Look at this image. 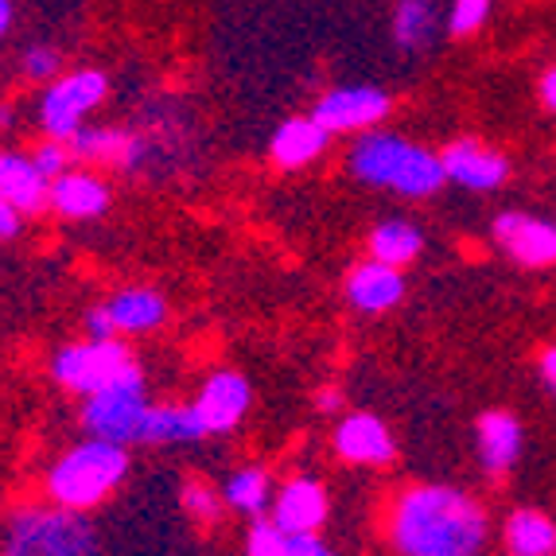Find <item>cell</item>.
Instances as JSON below:
<instances>
[{"mask_svg":"<svg viewBox=\"0 0 556 556\" xmlns=\"http://www.w3.org/2000/svg\"><path fill=\"white\" fill-rule=\"evenodd\" d=\"M28 152H31V160H36V167L43 172L47 179L63 176L66 167L75 164V156H71V144H66V140H55V137L36 140V144H31Z\"/></svg>","mask_w":556,"mask_h":556,"instance_id":"cell-29","label":"cell"},{"mask_svg":"<svg viewBox=\"0 0 556 556\" xmlns=\"http://www.w3.org/2000/svg\"><path fill=\"white\" fill-rule=\"evenodd\" d=\"M132 471V447L83 437L51 459L43 471V498L63 510L93 514L125 486Z\"/></svg>","mask_w":556,"mask_h":556,"instance_id":"cell-3","label":"cell"},{"mask_svg":"<svg viewBox=\"0 0 556 556\" xmlns=\"http://www.w3.org/2000/svg\"><path fill=\"white\" fill-rule=\"evenodd\" d=\"M425 241H428L425 230H420L408 214H386V218H378V223L366 230V257L408 269V265L420 261Z\"/></svg>","mask_w":556,"mask_h":556,"instance_id":"cell-21","label":"cell"},{"mask_svg":"<svg viewBox=\"0 0 556 556\" xmlns=\"http://www.w3.org/2000/svg\"><path fill=\"white\" fill-rule=\"evenodd\" d=\"M110 98V75L102 66H75L47 83L36 102V121L43 137L71 140Z\"/></svg>","mask_w":556,"mask_h":556,"instance_id":"cell-7","label":"cell"},{"mask_svg":"<svg viewBox=\"0 0 556 556\" xmlns=\"http://www.w3.org/2000/svg\"><path fill=\"white\" fill-rule=\"evenodd\" d=\"M113 206V184L105 172L86 164H71L63 176L51 179L47 187V211L55 214L59 223H98Z\"/></svg>","mask_w":556,"mask_h":556,"instance_id":"cell-12","label":"cell"},{"mask_svg":"<svg viewBox=\"0 0 556 556\" xmlns=\"http://www.w3.org/2000/svg\"><path fill=\"white\" fill-rule=\"evenodd\" d=\"M12 24H16V4H12V0H0V39L9 36Z\"/></svg>","mask_w":556,"mask_h":556,"instance_id":"cell-37","label":"cell"},{"mask_svg":"<svg viewBox=\"0 0 556 556\" xmlns=\"http://www.w3.org/2000/svg\"><path fill=\"white\" fill-rule=\"evenodd\" d=\"M386 545L393 556H482L491 514L464 486L408 482L386 506Z\"/></svg>","mask_w":556,"mask_h":556,"instance_id":"cell-1","label":"cell"},{"mask_svg":"<svg viewBox=\"0 0 556 556\" xmlns=\"http://www.w3.org/2000/svg\"><path fill=\"white\" fill-rule=\"evenodd\" d=\"M292 556H343V553L327 545L319 533H307V538H292Z\"/></svg>","mask_w":556,"mask_h":556,"instance_id":"cell-34","label":"cell"},{"mask_svg":"<svg viewBox=\"0 0 556 556\" xmlns=\"http://www.w3.org/2000/svg\"><path fill=\"white\" fill-rule=\"evenodd\" d=\"M105 316L121 339H140V334H156L172 319V304L156 285H125L102 300Z\"/></svg>","mask_w":556,"mask_h":556,"instance_id":"cell-17","label":"cell"},{"mask_svg":"<svg viewBox=\"0 0 556 556\" xmlns=\"http://www.w3.org/2000/svg\"><path fill=\"white\" fill-rule=\"evenodd\" d=\"M241 556H292V538L273 526L269 514H265V518H253L250 529H245Z\"/></svg>","mask_w":556,"mask_h":556,"instance_id":"cell-28","label":"cell"},{"mask_svg":"<svg viewBox=\"0 0 556 556\" xmlns=\"http://www.w3.org/2000/svg\"><path fill=\"white\" fill-rule=\"evenodd\" d=\"M491 238L518 269H548V265H556V226L545 223L541 214H526V211L494 214Z\"/></svg>","mask_w":556,"mask_h":556,"instance_id":"cell-14","label":"cell"},{"mask_svg":"<svg viewBox=\"0 0 556 556\" xmlns=\"http://www.w3.org/2000/svg\"><path fill=\"white\" fill-rule=\"evenodd\" d=\"M393 113V98L381 86L370 83H346L331 86L316 98L312 117L324 125L331 137H358V132L381 129Z\"/></svg>","mask_w":556,"mask_h":556,"instance_id":"cell-8","label":"cell"},{"mask_svg":"<svg viewBox=\"0 0 556 556\" xmlns=\"http://www.w3.org/2000/svg\"><path fill=\"white\" fill-rule=\"evenodd\" d=\"M28 223L31 218L20 211V206H12L9 199H0V245H4V241H16Z\"/></svg>","mask_w":556,"mask_h":556,"instance_id":"cell-31","label":"cell"},{"mask_svg":"<svg viewBox=\"0 0 556 556\" xmlns=\"http://www.w3.org/2000/svg\"><path fill=\"white\" fill-rule=\"evenodd\" d=\"M149 408H152L149 378H144V366L137 362L132 370H125L117 381H110L105 390L83 397V408H78V428H83V437L137 447Z\"/></svg>","mask_w":556,"mask_h":556,"instance_id":"cell-5","label":"cell"},{"mask_svg":"<svg viewBox=\"0 0 556 556\" xmlns=\"http://www.w3.org/2000/svg\"><path fill=\"white\" fill-rule=\"evenodd\" d=\"M20 125V110L16 102H0V132H12Z\"/></svg>","mask_w":556,"mask_h":556,"instance_id":"cell-36","label":"cell"},{"mask_svg":"<svg viewBox=\"0 0 556 556\" xmlns=\"http://www.w3.org/2000/svg\"><path fill=\"white\" fill-rule=\"evenodd\" d=\"M526 452V428L510 408H486L475 420V455L486 479H506Z\"/></svg>","mask_w":556,"mask_h":556,"instance_id":"cell-16","label":"cell"},{"mask_svg":"<svg viewBox=\"0 0 556 556\" xmlns=\"http://www.w3.org/2000/svg\"><path fill=\"white\" fill-rule=\"evenodd\" d=\"M440 164H444L447 184L464 187L471 195H491L510 179V160L502 149L482 144L479 137H455L440 149Z\"/></svg>","mask_w":556,"mask_h":556,"instance_id":"cell-13","label":"cell"},{"mask_svg":"<svg viewBox=\"0 0 556 556\" xmlns=\"http://www.w3.org/2000/svg\"><path fill=\"white\" fill-rule=\"evenodd\" d=\"M83 334H90V339H121V334L113 331V324H110V316H105V307H102V304L86 307V316H83Z\"/></svg>","mask_w":556,"mask_h":556,"instance_id":"cell-32","label":"cell"},{"mask_svg":"<svg viewBox=\"0 0 556 556\" xmlns=\"http://www.w3.org/2000/svg\"><path fill=\"white\" fill-rule=\"evenodd\" d=\"M538 378L548 397H556V343H545L538 354Z\"/></svg>","mask_w":556,"mask_h":556,"instance_id":"cell-33","label":"cell"},{"mask_svg":"<svg viewBox=\"0 0 556 556\" xmlns=\"http://www.w3.org/2000/svg\"><path fill=\"white\" fill-rule=\"evenodd\" d=\"M331 455L346 467H393L397 459V437L393 428L370 413V408H351L343 417H334L331 428Z\"/></svg>","mask_w":556,"mask_h":556,"instance_id":"cell-10","label":"cell"},{"mask_svg":"<svg viewBox=\"0 0 556 556\" xmlns=\"http://www.w3.org/2000/svg\"><path fill=\"white\" fill-rule=\"evenodd\" d=\"M312 405H316L319 417H343L346 413V393L339 381H327V386H319L316 393H312Z\"/></svg>","mask_w":556,"mask_h":556,"instance_id":"cell-30","label":"cell"},{"mask_svg":"<svg viewBox=\"0 0 556 556\" xmlns=\"http://www.w3.org/2000/svg\"><path fill=\"white\" fill-rule=\"evenodd\" d=\"M444 4L440 0H393V47L405 55H425L440 39Z\"/></svg>","mask_w":556,"mask_h":556,"instance_id":"cell-22","label":"cell"},{"mask_svg":"<svg viewBox=\"0 0 556 556\" xmlns=\"http://www.w3.org/2000/svg\"><path fill=\"white\" fill-rule=\"evenodd\" d=\"M132 366H137V354L129 351L125 339H90V334H83V339L55 346V354L47 362V374L59 390L83 401L90 393L105 390L110 381H117Z\"/></svg>","mask_w":556,"mask_h":556,"instance_id":"cell-6","label":"cell"},{"mask_svg":"<svg viewBox=\"0 0 556 556\" xmlns=\"http://www.w3.org/2000/svg\"><path fill=\"white\" fill-rule=\"evenodd\" d=\"M405 296H408L405 269L386 265V261L362 257L354 261L343 277V300L358 316H386V312L405 304Z\"/></svg>","mask_w":556,"mask_h":556,"instance_id":"cell-15","label":"cell"},{"mask_svg":"<svg viewBox=\"0 0 556 556\" xmlns=\"http://www.w3.org/2000/svg\"><path fill=\"white\" fill-rule=\"evenodd\" d=\"M331 140L334 137L312 117V113L285 117L269 137V164L277 167V172H307V167L327 156Z\"/></svg>","mask_w":556,"mask_h":556,"instance_id":"cell-18","label":"cell"},{"mask_svg":"<svg viewBox=\"0 0 556 556\" xmlns=\"http://www.w3.org/2000/svg\"><path fill=\"white\" fill-rule=\"evenodd\" d=\"M20 75L31 86H47L63 75V51L55 43H28L20 51Z\"/></svg>","mask_w":556,"mask_h":556,"instance_id":"cell-27","label":"cell"},{"mask_svg":"<svg viewBox=\"0 0 556 556\" xmlns=\"http://www.w3.org/2000/svg\"><path fill=\"white\" fill-rule=\"evenodd\" d=\"M538 93H541V105H545L548 113H556V66H548L545 75H541Z\"/></svg>","mask_w":556,"mask_h":556,"instance_id":"cell-35","label":"cell"},{"mask_svg":"<svg viewBox=\"0 0 556 556\" xmlns=\"http://www.w3.org/2000/svg\"><path fill=\"white\" fill-rule=\"evenodd\" d=\"M206 432L199 425L191 401H152L137 447H191L203 444Z\"/></svg>","mask_w":556,"mask_h":556,"instance_id":"cell-20","label":"cell"},{"mask_svg":"<svg viewBox=\"0 0 556 556\" xmlns=\"http://www.w3.org/2000/svg\"><path fill=\"white\" fill-rule=\"evenodd\" d=\"M331 518V491L327 482L312 471H296L277 482L269 506V521L285 529L288 538H307V533H324Z\"/></svg>","mask_w":556,"mask_h":556,"instance_id":"cell-11","label":"cell"},{"mask_svg":"<svg viewBox=\"0 0 556 556\" xmlns=\"http://www.w3.org/2000/svg\"><path fill=\"white\" fill-rule=\"evenodd\" d=\"M218 491H223L226 510L253 521V518H265V514H269L277 482H273V471L265 464H241L226 475Z\"/></svg>","mask_w":556,"mask_h":556,"instance_id":"cell-24","label":"cell"},{"mask_svg":"<svg viewBox=\"0 0 556 556\" xmlns=\"http://www.w3.org/2000/svg\"><path fill=\"white\" fill-rule=\"evenodd\" d=\"M346 176L354 184L370 187V191H386V195L408 199V203L437 199L447 187L440 152L390 129L358 132L351 140V149H346Z\"/></svg>","mask_w":556,"mask_h":556,"instance_id":"cell-2","label":"cell"},{"mask_svg":"<svg viewBox=\"0 0 556 556\" xmlns=\"http://www.w3.org/2000/svg\"><path fill=\"white\" fill-rule=\"evenodd\" d=\"M506 556H556V518L538 506H518L498 529Z\"/></svg>","mask_w":556,"mask_h":556,"instance_id":"cell-23","label":"cell"},{"mask_svg":"<svg viewBox=\"0 0 556 556\" xmlns=\"http://www.w3.org/2000/svg\"><path fill=\"white\" fill-rule=\"evenodd\" d=\"M494 12V0H447L444 9V28L452 39H471L486 28V20Z\"/></svg>","mask_w":556,"mask_h":556,"instance_id":"cell-26","label":"cell"},{"mask_svg":"<svg viewBox=\"0 0 556 556\" xmlns=\"http://www.w3.org/2000/svg\"><path fill=\"white\" fill-rule=\"evenodd\" d=\"M0 556H105V548L90 514L63 510L55 502H36V506H20L4 521Z\"/></svg>","mask_w":556,"mask_h":556,"instance_id":"cell-4","label":"cell"},{"mask_svg":"<svg viewBox=\"0 0 556 556\" xmlns=\"http://www.w3.org/2000/svg\"><path fill=\"white\" fill-rule=\"evenodd\" d=\"M47 187H51V179L36 167L31 152L0 149V199H9L28 218H36L47 211Z\"/></svg>","mask_w":556,"mask_h":556,"instance_id":"cell-19","label":"cell"},{"mask_svg":"<svg viewBox=\"0 0 556 556\" xmlns=\"http://www.w3.org/2000/svg\"><path fill=\"white\" fill-rule=\"evenodd\" d=\"M191 408H195L199 425H203L206 440L211 437H230L245 425L253 408V381L241 370H230V366H218L211 370L203 381H199L195 397H191Z\"/></svg>","mask_w":556,"mask_h":556,"instance_id":"cell-9","label":"cell"},{"mask_svg":"<svg viewBox=\"0 0 556 556\" xmlns=\"http://www.w3.org/2000/svg\"><path fill=\"white\" fill-rule=\"evenodd\" d=\"M179 510L203 529L218 526V521L230 514L223 502V491H218L211 479H203V475H187V479L179 482Z\"/></svg>","mask_w":556,"mask_h":556,"instance_id":"cell-25","label":"cell"}]
</instances>
